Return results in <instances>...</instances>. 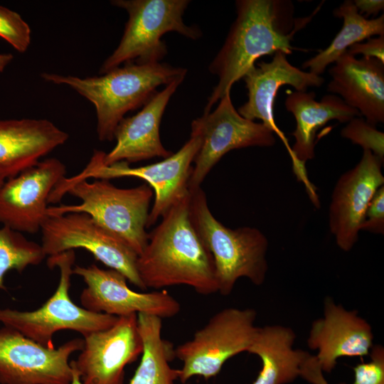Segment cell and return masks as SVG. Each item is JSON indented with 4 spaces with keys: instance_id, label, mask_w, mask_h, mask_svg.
I'll return each instance as SVG.
<instances>
[{
    "instance_id": "cell-1",
    "label": "cell",
    "mask_w": 384,
    "mask_h": 384,
    "mask_svg": "<svg viewBox=\"0 0 384 384\" xmlns=\"http://www.w3.org/2000/svg\"><path fill=\"white\" fill-rule=\"evenodd\" d=\"M237 16L225 41L209 65L218 82L208 97L204 113L242 78L262 56L282 51L291 54V42L308 18L294 19L291 2L281 0H238Z\"/></svg>"
},
{
    "instance_id": "cell-2",
    "label": "cell",
    "mask_w": 384,
    "mask_h": 384,
    "mask_svg": "<svg viewBox=\"0 0 384 384\" xmlns=\"http://www.w3.org/2000/svg\"><path fill=\"white\" fill-rule=\"evenodd\" d=\"M189 201L190 191L148 233L147 243L137 260L146 289L183 284L203 295L218 292L213 259L192 225Z\"/></svg>"
},
{
    "instance_id": "cell-3",
    "label": "cell",
    "mask_w": 384,
    "mask_h": 384,
    "mask_svg": "<svg viewBox=\"0 0 384 384\" xmlns=\"http://www.w3.org/2000/svg\"><path fill=\"white\" fill-rule=\"evenodd\" d=\"M187 70L167 63H130L100 76L80 78L43 73L47 82L70 87L91 102L96 110L97 133L101 142L112 141L124 115L144 106L156 88L183 78Z\"/></svg>"
},
{
    "instance_id": "cell-4",
    "label": "cell",
    "mask_w": 384,
    "mask_h": 384,
    "mask_svg": "<svg viewBox=\"0 0 384 384\" xmlns=\"http://www.w3.org/2000/svg\"><path fill=\"white\" fill-rule=\"evenodd\" d=\"M153 191L146 183L121 188L107 179L90 182L87 179L72 180L64 177L51 192L48 203L60 201L65 193L78 198L81 203L48 207L46 213L47 215L86 213L139 255L148 241L146 229Z\"/></svg>"
},
{
    "instance_id": "cell-5",
    "label": "cell",
    "mask_w": 384,
    "mask_h": 384,
    "mask_svg": "<svg viewBox=\"0 0 384 384\" xmlns=\"http://www.w3.org/2000/svg\"><path fill=\"white\" fill-rule=\"evenodd\" d=\"M189 191L190 220L213 257L218 292L228 296L241 277L262 285L268 270L267 237L253 227H225L210 212L201 187Z\"/></svg>"
},
{
    "instance_id": "cell-6",
    "label": "cell",
    "mask_w": 384,
    "mask_h": 384,
    "mask_svg": "<svg viewBox=\"0 0 384 384\" xmlns=\"http://www.w3.org/2000/svg\"><path fill=\"white\" fill-rule=\"evenodd\" d=\"M188 0H114L111 4L124 9L128 20L119 45L102 63L100 74L134 63H159L167 53L161 37L169 32H176L196 40L201 36L196 26H188L183 15Z\"/></svg>"
},
{
    "instance_id": "cell-7",
    "label": "cell",
    "mask_w": 384,
    "mask_h": 384,
    "mask_svg": "<svg viewBox=\"0 0 384 384\" xmlns=\"http://www.w3.org/2000/svg\"><path fill=\"white\" fill-rule=\"evenodd\" d=\"M75 260L73 250L49 256L48 267H57L60 273L55 292L33 311L0 308V324L50 348H55L53 336L58 331L73 330L85 336L114 325L117 316L88 311L70 299L69 289Z\"/></svg>"
},
{
    "instance_id": "cell-8",
    "label": "cell",
    "mask_w": 384,
    "mask_h": 384,
    "mask_svg": "<svg viewBox=\"0 0 384 384\" xmlns=\"http://www.w3.org/2000/svg\"><path fill=\"white\" fill-rule=\"evenodd\" d=\"M256 319L250 308L228 307L215 314L191 339L174 348L175 358L183 362L178 380L185 383L196 375L215 377L228 360L247 352L258 328Z\"/></svg>"
},
{
    "instance_id": "cell-9",
    "label": "cell",
    "mask_w": 384,
    "mask_h": 384,
    "mask_svg": "<svg viewBox=\"0 0 384 384\" xmlns=\"http://www.w3.org/2000/svg\"><path fill=\"white\" fill-rule=\"evenodd\" d=\"M201 144L200 137L191 133L190 139L176 153L161 161L139 167H130L126 161L105 165L102 163L105 152L94 150L86 167L70 178L110 180L120 177H137L144 180L155 196L146 223V228H149L189 191L188 184L192 171L191 164Z\"/></svg>"
},
{
    "instance_id": "cell-10",
    "label": "cell",
    "mask_w": 384,
    "mask_h": 384,
    "mask_svg": "<svg viewBox=\"0 0 384 384\" xmlns=\"http://www.w3.org/2000/svg\"><path fill=\"white\" fill-rule=\"evenodd\" d=\"M201 139L188 181V190L201 187L213 167L228 152L250 146L274 145V133L262 123L242 117L233 105L230 92L220 100L213 112L193 119L191 132Z\"/></svg>"
},
{
    "instance_id": "cell-11",
    "label": "cell",
    "mask_w": 384,
    "mask_h": 384,
    "mask_svg": "<svg viewBox=\"0 0 384 384\" xmlns=\"http://www.w3.org/2000/svg\"><path fill=\"white\" fill-rule=\"evenodd\" d=\"M46 255L82 248L95 258L124 274L134 286L145 289L137 270L138 255L126 244L84 213L47 215L41 228Z\"/></svg>"
},
{
    "instance_id": "cell-12",
    "label": "cell",
    "mask_w": 384,
    "mask_h": 384,
    "mask_svg": "<svg viewBox=\"0 0 384 384\" xmlns=\"http://www.w3.org/2000/svg\"><path fill=\"white\" fill-rule=\"evenodd\" d=\"M84 340H69L57 348H46L16 330L0 328L1 384H72L69 358L81 351Z\"/></svg>"
},
{
    "instance_id": "cell-13",
    "label": "cell",
    "mask_w": 384,
    "mask_h": 384,
    "mask_svg": "<svg viewBox=\"0 0 384 384\" xmlns=\"http://www.w3.org/2000/svg\"><path fill=\"white\" fill-rule=\"evenodd\" d=\"M247 90V101L239 107L238 113L245 119H260L262 124L277 134L284 144L290 156L293 171L298 181L307 178L305 164L294 158L288 139L276 124L274 115L275 97L280 87L289 85L299 92L309 87H320L324 79L320 75L305 72L292 65L282 51L276 52L270 62L262 61L250 68L242 78Z\"/></svg>"
},
{
    "instance_id": "cell-14",
    "label": "cell",
    "mask_w": 384,
    "mask_h": 384,
    "mask_svg": "<svg viewBox=\"0 0 384 384\" xmlns=\"http://www.w3.org/2000/svg\"><path fill=\"white\" fill-rule=\"evenodd\" d=\"M84 337L78 358L70 363L82 384H123L124 368L142 353L137 314L119 316L109 329Z\"/></svg>"
},
{
    "instance_id": "cell-15",
    "label": "cell",
    "mask_w": 384,
    "mask_h": 384,
    "mask_svg": "<svg viewBox=\"0 0 384 384\" xmlns=\"http://www.w3.org/2000/svg\"><path fill=\"white\" fill-rule=\"evenodd\" d=\"M73 274L86 284L80 299L82 307L88 311L117 317L143 313L163 319L181 310L179 302L166 291L135 292L128 287L126 277L115 270H103L94 264L77 265Z\"/></svg>"
},
{
    "instance_id": "cell-16",
    "label": "cell",
    "mask_w": 384,
    "mask_h": 384,
    "mask_svg": "<svg viewBox=\"0 0 384 384\" xmlns=\"http://www.w3.org/2000/svg\"><path fill=\"white\" fill-rule=\"evenodd\" d=\"M65 174L61 161L47 158L5 180L0 185V223L21 233L41 231L49 196Z\"/></svg>"
},
{
    "instance_id": "cell-17",
    "label": "cell",
    "mask_w": 384,
    "mask_h": 384,
    "mask_svg": "<svg viewBox=\"0 0 384 384\" xmlns=\"http://www.w3.org/2000/svg\"><path fill=\"white\" fill-rule=\"evenodd\" d=\"M383 161L363 150L360 161L338 179L329 208V226L338 247L350 251L358 233L368 205L384 184Z\"/></svg>"
},
{
    "instance_id": "cell-18",
    "label": "cell",
    "mask_w": 384,
    "mask_h": 384,
    "mask_svg": "<svg viewBox=\"0 0 384 384\" xmlns=\"http://www.w3.org/2000/svg\"><path fill=\"white\" fill-rule=\"evenodd\" d=\"M322 372L331 373L341 357H363L373 346L370 324L356 310L346 309L330 297L324 301L323 316L314 320L306 341Z\"/></svg>"
},
{
    "instance_id": "cell-19",
    "label": "cell",
    "mask_w": 384,
    "mask_h": 384,
    "mask_svg": "<svg viewBox=\"0 0 384 384\" xmlns=\"http://www.w3.org/2000/svg\"><path fill=\"white\" fill-rule=\"evenodd\" d=\"M178 78L156 92L136 114L124 117L114 132L116 144L109 153H104L105 165L126 161L134 163L154 157L164 159L174 153L163 146L159 127L170 98L183 80Z\"/></svg>"
},
{
    "instance_id": "cell-20",
    "label": "cell",
    "mask_w": 384,
    "mask_h": 384,
    "mask_svg": "<svg viewBox=\"0 0 384 384\" xmlns=\"http://www.w3.org/2000/svg\"><path fill=\"white\" fill-rule=\"evenodd\" d=\"M329 69L327 90L338 94L369 124L384 122V63L375 58H356L346 52Z\"/></svg>"
},
{
    "instance_id": "cell-21",
    "label": "cell",
    "mask_w": 384,
    "mask_h": 384,
    "mask_svg": "<svg viewBox=\"0 0 384 384\" xmlns=\"http://www.w3.org/2000/svg\"><path fill=\"white\" fill-rule=\"evenodd\" d=\"M69 135L45 119L0 120V175L6 180L33 166Z\"/></svg>"
},
{
    "instance_id": "cell-22",
    "label": "cell",
    "mask_w": 384,
    "mask_h": 384,
    "mask_svg": "<svg viewBox=\"0 0 384 384\" xmlns=\"http://www.w3.org/2000/svg\"><path fill=\"white\" fill-rule=\"evenodd\" d=\"M315 97L314 92L291 91L284 102L287 110L296 120V128L291 134L294 137L292 151L302 164L314 157L315 137L319 129L332 119L348 123L361 116L336 95H324L319 102Z\"/></svg>"
},
{
    "instance_id": "cell-23",
    "label": "cell",
    "mask_w": 384,
    "mask_h": 384,
    "mask_svg": "<svg viewBox=\"0 0 384 384\" xmlns=\"http://www.w3.org/2000/svg\"><path fill=\"white\" fill-rule=\"evenodd\" d=\"M296 334L286 326L258 327L247 352L257 355L262 368L251 384H287L300 376L307 351L293 348Z\"/></svg>"
},
{
    "instance_id": "cell-24",
    "label": "cell",
    "mask_w": 384,
    "mask_h": 384,
    "mask_svg": "<svg viewBox=\"0 0 384 384\" xmlns=\"http://www.w3.org/2000/svg\"><path fill=\"white\" fill-rule=\"evenodd\" d=\"M159 316L137 314L142 339V359L129 384H174L179 369L170 367L175 358L172 344L161 337L162 322Z\"/></svg>"
},
{
    "instance_id": "cell-25",
    "label": "cell",
    "mask_w": 384,
    "mask_h": 384,
    "mask_svg": "<svg viewBox=\"0 0 384 384\" xmlns=\"http://www.w3.org/2000/svg\"><path fill=\"white\" fill-rule=\"evenodd\" d=\"M334 15L343 18L341 29L327 48L302 65L304 69L308 68L309 72L317 75L322 74L329 64L335 63L351 46L374 36H384V15L366 18L358 13L353 1H344L334 9Z\"/></svg>"
},
{
    "instance_id": "cell-26",
    "label": "cell",
    "mask_w": 384,
    "mask_h": 384,
    "mask_svg": "<svg viewBox=\"0 0 384 384\" xmlns=\"http://www.w3.org/2000/svg\"><path fill=\"white\" fill-rule=\"evenodd\" d=\"M46 256L41 245L9 227L0 228V290H6L7 272L14 270L21 273L28 266L39 265Z\"/></svg>"
},
{
    "instance_id": "cell-27",
    "label": "cell",
    "mask_w": 384,
    "mask_h": 384,
    "mask_svg": "<svg viewBox=\"0 0 384 384\" xmlns=\"http://www.w3.org/2000/svg\"><path fill=\"white\" fill-rule=\"evenodd\" d=\"M341 135L384 161V133L364 119L359 117L352 119L343 128Z\"/></svg>"
},
{
    "instance_id": "cell-28",
    "label": "cell",
    "mask_w": 384,
    "mask_h": 384,
    "mask_svg": "<svg viewBox=\"0 0 384 384\" xmlns=\"http://www.w3.org/2000/svg\"><path fill=\"white\" fill-rule=\"evenodd\" d=\"M0 37L19 53L26 52L31 44L29 25L19 14L1 5Z\"/></svg>"
},
{
    "instance_id": "cell-29",
    "label": "cell",
    "mask_w": 384,
    "mask_h": 384,
    "mask_svg": "<svg viewBox=\"0 0 384 384\" xmlns=\"http://www.w3.org/2000/svg\"><path fill=\"white\" fill-rule=\"evenodd\" d=\"M368 355L370 361L358 363L353 368L355 378L352 384H384L383 346H373Z\"/></svg>"
},
{
    "instance_id": "cell-30",
    "label": "cell",
    "mask_w": 384,
    "mask_h": 384,
    "mask_svg": "<svg viewBox=\"0 0 384 384\" xmlns=\"http://www.w3.org/2000/svg\"><path fill=\"white\" fill-rule=\"evenodd\" d=\"M361 230L375 234L384 233V186H381L370 201Z\"/></svg>"
},
{
    "instance_id": "cell-31",
    "label": "cell",
    "mask_w": 384,
    "mask_h": 384,
    "mask_svg": "<svg viewBox=\"0 0 384 384\" xmlns=\"http://www.w3.org/2000/svg\"><path fill=\"white\" fill-rule=\"evenodd\" d=\"M346 52L354 56L361 54L363 58H375L384 63V36L371 37L366 42L355 43Z\"/></svg>"
},
{
    "instance_id": "cell-32",
    "label": "cell",
    "mask_w": 384,
    "mask_h": 384,
    "mask_svg": "<svg viewBox=\"0 0 384 384\" xmlns=\"http://www.w3.org/2000/svg\"><path fill=\"white\" fill-rule=\"evenodd\" d=\"M300 376L311 384H329L315 356L309 354L301 369Z\"/></svg>"
},
{
    "instance_id": "cell-33",
    "label": "cell",
    "mask_w": 384,
    "mask_h": 384,
    "mask_svg": "<svg viewBox=\"0 0 384 384\" xmlns=\"http://www.w3.org/2000/svg\"><path fill=\"white\" fill-rule=\"evenodd\" d=\"M353 4L361 15L368 18V16L378 15L384 9L383 0H355Z\"/></svg>"
},
{
    "instance_id": "cell-34",
    "label": "cell",
    "mask_w": 384,
    "mask_h": 384,
    "mask_svg": "<svg viewBox=\"0 0 384 384\" xmlns=\"http://www.w3.org/2000/svg\"><path fill=\"white\" fill-rule=\"evenodd\" d=\"M13 58L14 56L11 53H0V72L4 70Z\"/></svg>"
},
{
    "instance_id": "cell-35",
    "label": "cell",
    "mask_w": 384,
    "mask_h": 384,
    "mask_svg": "<svg viewBox=\"0 0 384 384\" xmlns=\"http://www.w3.org/2000/svg\"><path fill=\"white\" fill-rule=\"evenodd\" d=\"M72 384H82L80 383L78 375L74 371H73V379Z\"/></svg>"
},
{
    "instance_id": "cell-36",
    "label": "cell",
    "mask_w": 384,
    "mask_h": 384,
    "mask_svg": "<svg viewBox=\"0 0 384 384\" xmlns=\"http://www.w3.org/2000/svg\"><path fill=\"white\" fill-rule=\"evenodd\" d=\"M6 179L0 175V185L5 181Z\"/></svg>"
}]
</instances>
